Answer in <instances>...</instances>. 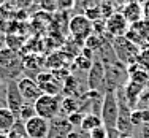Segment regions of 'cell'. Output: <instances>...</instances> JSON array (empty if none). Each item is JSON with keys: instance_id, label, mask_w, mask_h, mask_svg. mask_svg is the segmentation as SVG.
Instances as JSON below:
<instances>
[{"instance_id": "cell-7", "label": "cell", "mask_w": 149, "mask_h": 138, "mask_svg": "<svg viewBox=\"0 0 149 138\" xmlns=\"http://www.w3.org/2000/svg\"><path fill=\"white\" fill-rule=\"evenodd\" d=\"M35 81H37L40 91L46 95H57V94H60V91H62V87H63V83L59 81L52 72L38 73L37 78H35Z\"/></svg>"}, {"instance_id": "cell-20", "label": "cell", "mask_w": 149, "mask_h": 138, "mask_svg": "<svg viewBox=\"0 0 149 138\" xmlns=\"http://www.w3.org/2000/svg\"><path fill=\"white\" fill-rule=\"evenodd\" d=\"M103 43H105L103 37H98V35L92 33L91 37L84 41V48H87V49H91V51L95 52V51H100L102 46H103Z\"/></svg>"}, {"instance_id": "cell-29", "label": "cell", "mask_w": 149, "mask_h": 138, "mask_svg": "<svg viewBox=\"0 0 149 138\" xmlns=\"http://www.w3.org/2000/svg\"><path fill=\"white\" fill-rule=\"evenodd\" d=\"M141 119L144 122H149V109H141Z\"/></svg>"}, {"instance_id": "cell-15", "label": "cell", "mask_w": 149, "mask_h": 138, "mask_svg": "<svg viewBox=\"0 0 149 138\" xmlns=\"http://www.w3.org/2000/svg\"><path fill=\"white\" fill-rule=\"evenodd\" d=\"M144 87L138 86V84L132 83V81H129V83L124 86V97L127 98V102H129L130 107H135L138 102V98H140L141 92H143Z\"/></svg>"}, {"instance_id": "cell-4", "label": "cell", "mask_w": 149, "mask_h": 138, "mask_svg": "<svg viewBox=\"0 0 149 138\" xmlns=\"http://www.w3.org/2000/svg\"><path fill=\"white\" fill-rule=\"evenodd\" d=\"M33 107H35L37 116L46 119V121H52L54 118H57L60 113V98H59V95L43 94L33 103Z\"/></svg>"}, {"instance_id": "cell-28", "label": "cell", "mask_w": 149, "mask_h": 138, "mask_svg": "<svg viewBox=\"0 0 149 138\" xmlns=\"http://www.w3.org/2000/svg\"><path fill=\"white\" fill-rule=\"evenodd\" d=\"M143 15H144V19H149V0L143 3Z\"/></svg>"}, {"instance_id": "cell-16", "label": "cell", "mask_w": 149, "mask_h": 138, "mask_svg": "<svg viewBox=\"0 0 149 138\" xmlns=\"http://www.w3.org/2000/svg\"><path fill=\"white\" fill-rule=\"evenodd\" d=\"M102 125H103L102 118L98 114H95V113H87V114H84L83 122H81V129H83L84 132H87V133H91L94 129L102 127Z\"/></svg>"}, {"instance_id": "cell-8", "label": "cell", "mask_w": 149, "mask_h": 138, "mask_svg": "<svg viewBox=\"0 0 149 138\" xmlns=\"http://www.w3.org/2000/svg\"><path fill=\"white\" fill-rule=\"evenodd\" d=\"M130 24L127 22V19L122 16V13L116 11L113 13L108 19L105 21V29H106V33L109 37L116 38V37H124L125 32L129 30Z\"/></svg>"}, {"instance_id": "cell-21", "label": "cell", "mask_w": 149, "mask_h": 138, "mask_svg": "<svg viewBox=\"0 0 149 138\" xmlns=\"http://www.w3.org/2000/svg\"><path fill=\"white\" fill-rule=\"evenodd\" d=\"M136 63H140L146 72H149V43L143 45L140 48V52H138V57H136Z\"/></svg>"}, {"instance_id": "cell-10", "label": "cell", "mask_w": 149, "mask_h": 138, "mask_svg": "<svg viewBox=\"0 0 149 138\" xmlns=\"http://www.w3.org/2000/svg\"><path fill=\"white\" fill-rule=\"evenodd\" d=\"M6 108L10 109V111H13L15 113V116L17 118V114H19V109L21 107L24 105V100H22V97H21V94H19V89H17V84H16V81L15 79H11V81H8L6 83Z\"/></svg>"}, {"instance_id": "cell-32", "label": "cell", "mask_w": 149, "mask_h": 138, "mask_svg": "<svg viewBox=\"0 0 149 138\" xmlns=\"http://www.w3.org/2000/svg\"><path fill=\"white\" fill-rule=\"evenodd\" d=\"M0 138H8V135L6 133H0Z\"/></svg>"}, {"instance_id": "cell-12", "label": "cell", "mask_w": 149, "mask_h": 138, "mask_svg": "<svg viewBox=\"0 0 149 138\" xmlns=\"http://www.w3.org/2000/svg\"><path fill=\"white\" fill-rule=\"evenodd\" d=\"M87 84H89L91 91H98L105 84V63L98 59L92 62V67L89 68Z\"/></svg>"}, {"instance_id": "cell-11", "label": "cell", "mask_w": 149, "mask_h": 138, "mask_svg": "<svg viewBox=\"0 0 149 138\" xmlns=\"http://www.w3.org/2000/svg\"><path fill=\"white\" fill-rule=\"evenodd\" d=\"M73 132V125L68 122L67 118L57 116L49 121V138H68Z\"/></svg>"}, {"instance_id": "cell-19", "label": "cell", "mask_w": 149, "mask_h": 138, "mask_svg": "<svg viewBox=\"0 0 149 138\" xmlns=\"http://www.w3.org/2000/svg\"><path fill=\"white\" fill-rule=\"evenodd\" d=\"M124 37H125L127 40L130 41V43H133L135 46H138V48H141L143 45H146V41H144L143 35H141L136 29H133L132 26L129 27V30L125 32V35H124Z\"/></svg>"}, {"instance_id": "cell-6", "label": "cell", "mask_w": 149, "mask_h": 138, "mask_svg": "<svg viewBox=\"0 0 149 138\" xmlns=\"http://www.w3.org/2000/svg\"><path fill=\"white\" fill-rule=\"evenodd\" d=\"M16 84H17L21 97H22V100L26 102V103H35V102L43 95V92L40 91L37 81L30 76H21L19 79L16 81Z\"/></svg>"}, {"instance_id": "cell-3", "label": "cell", "mask_w": 149, "mask_h": 138, "mask_svg": "<svg viewBox=\"0 0 149 138\" xmlns=\"http://www.w3.org/2000/svg\"><path fill=\"white\" fill-rule=\"evenodd\" d=\"M111 48H113L114 56L118 57V61L122 62V63H125L127 67L136 62L140 48H138V46H135L133 43H130L125 37H116V38H113Z\"/></svg>"}, {"instance_id": "cell-17", "label": "cell", "mask_w": 149, "mask_h": 138, "mask_svg": "<svg viewBox=\"0 0 149 138\" xmlns=\"http://www.w3.org/2000/svg\"><path fill=\"white\" fill-rule=\"evenodd\" d=\"M79 100L74 97H65L60 102V111H67V116L72 114V113L79 111Z\"/></svg>"}, {"instance_id": "cell-23", "label": "cell", "mask_w": 149, "mask_h": 138, "mask_svg": "<svg viewBox=\"0 0 149 138\" xmlns=\"http://www.w3.org/2000/svg\"><path fill=\"white\" fill-rule=\"evenodd\" d=\"M84 16H86L91 22L100 21L102 19V15H100V8H98V5H94V6H91V8H87L86 13H84Z\"/></svg>"}, {"instance_id": "cell-31", "label": "cell", "mask_w": 149, "mask_h": 138, "mask_svg": "<svg viewBox=\"0 0 149 138\" xmlns=\"http://www.w3.org/2000/svg\"><path fill=\"white\" fill-rule=\"evenodd\" d=\"M113 0H98V3H111Z\"/></svg>"}, {"instance_id": "cell-13", "label": "cell", "mask_w": 149, "mask_h": 138, "mask_svg": "<svg viewBox=\"0 0 149 138\" xmlns=\"http://www.w3.org/2000/svg\"><path fill=\"white\" fill-rule=\"evenodd\" d=\"M122 16L127 19V22L132 26V24H136L140 21L144 19V15H143V5L138 2H129L122 6Z\"/></svg>"}, {"instance_id": "cell-25", "label": "cell", "mask_w": 149, "mask_h": 138, "mask_svg": "<svg viewBox=\"0 0 149 138\" xmlns=\"http://www.w3.org/2000/svg\"><path fill=\"white\" fill-rule=\"evenodd\" d=\"M83 118H84V114H83L81 111L72 113V114H68V116H67V119H68V122L73 125V129H74V127H78V125L81 127V122H83Z\"/></svg>"}, {"instance_id": "cell-2", "label": "cell", "mask_w": 149, "mask_h": 138, "mask_svg": "<svg viewBox=\"0 0 149 138\" xmlns=\"http://www.w3.org/2000/svg\"><path fill=\"white\" fill-rule=\"evenodd\" d=\"M21 70H22V62L15 49H0V78L3 76L8 78V81H11Z\"/></svg>"}, {"instance_id": "cell-9", "label": "cell", "mask_w": 149, "mask_h": 138, "mask_svg": "<svg viewBox=\"0 0 149 138\" xmlns=\"http://www.w3.org/2000/svg\"><path fill=\"white\" fill-rule=\"evenodd\" d=\"M24 127L29 138H49V121L40 116H35L24 122Z\"/></svg>"}, {"instance_id": "cell-14", "label": "cell", "mask_w": 149, "mask_h": 138, "mask_svg": "<svg viewBox=\"0 0 149 138\" xmlns=\"http://www.w3.org/2000/svg\"><path fill=\"white\" fill-rule=\"evenodd\" d=\"M16 122L17 118L15 113L10 111L6 107H0V133H8Z\"/></svg>"}, {"instance_id": "cell-33", "label": "cell", "mask_w": 149, "mask_h": 138, "mask_svg": "<svg viewBox=\"0 0 149 138\" xmlns=\"http://www.w3.org/2000/svg\"><path fill=\"white\" fill-rule=\"evenodd\" d=\"M133 2H138V3H141V5H143V3L146 2V0H133Z\"/></svg>"}, {"instance_id": "cell-24", "label": "cell", "mask_w": 149, "mask_h": 138, "mask_svg": "<svg viewBox=\"0 0 149 138\" xmlns=\"http://www.w3.org/2000/svg\"><path fill=\"white\" fill-rule=\"evenodd\" d=\"M98 8H100V15L103 21L108 19L113 13H116L114 8H113V3H98Z\"/></svg>"}, {"instance_id": "cell-22", "label": "cell", "mask_w": 149, "mask_h": 138, "mask_svg": "<svg viewBox=\"0 0 149 138\" xmlns=\"http://www.w3.org/2000/svg\"><path fill=\"white\" fill-rule=\"evenodd\" d=\"M6 135H8V138H29L26 132V127H24V122H21V121H17Z\"/></svg>"}, {"instance_id": "cell-18", "label": "cell", "mask_w": 149, "mask_h": 138, "mask_svg": "<svg viewBox=\"0 0 149 138\" xmlns=\"http://www.w3.org/2000/svg\"><path fill=\"white\" fill-rule=\"evenodd\" d=\"M35 116H37V113H35L33 103H26V102H24V105H22V107H21V109H19V114H17V121L27 122L29 119L35 118Z\"/></svg>"}, {"instance_id": "cell-30", "label": "cell", "mask_w": 149, "mask_h": 138, "mask_svg": "<svg viewBox=\"0 0 149 138\" xmlns=\"http://www.w3.org/2000/svg\"><path fill=\"white\" fill-rule=\"evenodd\" d=\"M119 138H132V137H130L129 133H120V135H119Z\"/></svg>"}, {"instance_id": "cell-1", "label": "cell", "mask_w": 149, "mask_h": 138, "mask_svg": "<svg viewBox=\"0 0 149 138\" xmlns=\"http://www.w3.org/2000/svg\"><path fill=\"white\" fill-rule=\"evenodd\" d=\"M102 122L106 130L118 129V118H119V102L116 97V91H106L102 98Z\"/></svg>"}, {"instance_id": "cell-34", "label": "cell", "mask_w": 149, "mask_h": 138, "mask_svg": "<svg viewBox=\"0 0 149 138\" xmlns=\"http://www.w3.org/2000/svg\"><path fill=\"white\" fill-rule=\"evenodd\" d=\"M0 49H2V48H0Z\"/></svg>"}, {"instance_id": "cell-27", "label": "cell", "mask_w": 149, "mask_h": 138, "mask_svg": "<svg viewBox=\"0 0 149 138\" xmlns=\"http://www.w3.org/2000/svg\"><path fill=\"white\" fill-rule=\"evenodd\" d=\"M89 137L91 138H108V133H106V129L102 125V127H97V129L92 130L89 133Z\"/></svg>"}, {"instance_id": "cell-26", "label": "cell", "mask_w": 149, "mask_h": 138, "mask_svg": "<svg viewBox=\"0 0 149 138\" xmlns=\"http://www.w3.org/2000/svg\"><path fill=\"white\" fill-rule=\"evenodd\" d=\"M92 62H94V61L86 59L84 56H76V59H74V63H76L78 68H81V70H89L92 67Z\"/></svg>"}, {"instance_id": "cell-5", "label": "cell", "mask_w": 149, "mask_h": 138, "mask_svg": "<svg viewBox=\"0 0 149 138\" xmlns=\"http://www.w3.org/2000/svg\"><path fill=\"white\" fill-rule=\"evenodd\" d=\"M68 30H70V33H72L73 40L81 46H84V41L94 33L92 22L84 15L73 16L72 19H70V22H68Z\"/></svg>"}]
</instances>
